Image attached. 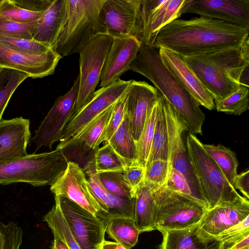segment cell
Listing matches in <instances>:
<instances>
[{"label": "cell", "mask_w": 249, "mask_h": 249, "mask_svg": "<svg viewBox=\"0 0 249 249\" xmlns=\"http://www.w3.org/2000/svg\"><path fill=\"white\" fill-rule=\"evenodd\" d=\"M156 216L153 189L144 182L135 196L133 221L140 233L156 230Z\"/></svg>", "instance_id": "d4e9b609"}, {"label": "cell", "mask_w": 249, "mask_h": 249, "mask_svg": "<svg viewBox=\"0 0 249 249\" xmlns=\"http://www.w3.org/2000/svg\"><path fill=\"white\" fill-rule=\"evenodd\" d=\"M141 0H105L100 16L106 34L134 36Z\"/></svg>", "instance_id": "ffe728a7"}, {"label": "cell", "mask_w": 249, "mask_h": 249, "mask_svg": "<svg viewBox=\"0 0 249 249\" xmlns=\"http://www.w3.org/2000/svg\"><path fill=\"white\" fill-rule=\"evenodd\" d=\"M69 160L60 149L0 163V184L25 182L34 186L51 185L66 169Z\"/></svg>", "instance_id": "5b68a950"}, {"label": "cell", "mask_w": 249, "mask_h": 249, "mask_svg": "<svg viewBox=\"0 0 249 249\" xmlns=\"http://www.w3.org/2000/svg\"><path fill=\"white\" fill-rule=\"evenodd\" d=\"M90 163L92 165V173L99 174L105 172L123 173L126 166L118 155L107 142L95 150Z\"/></svg>", "instance_id": "4dcf8cb0"}, {"label": "cell", "mask_w": 249, "mask_h": 249, "mask_svg": "<svg viewBox=\"0 0 249 249\" xmlns=\"http://www.w3.org/2000/svg\"><path fill=\"white\" fill-rule=\"evenodd\" d=\"M168 171V160H153L146 165L144 182L153 189L160 187L165 183Z\"/></svg>", "instance_id": "ab89813d"}, {"label": "cell", "mask_w": 249, "mask_h": 249, "mask_svg": "<svg viewBox=\"0 0 249 249\" xmlns=\"http://www.w3.org/2000/svg\"><path fill=\"white\" fill-rule=\"evenodd\" d=\"M249 29L214 18H177L159 32L152 47L192 57L241 46Z\"/></svg>", "instance_id": "6da1fadb"}, {"label": "cell", "mask_w": 249, "mask_h": 249, "mask_svg": "<svg viewBox=\"0 0 249 249\" xmlns=\"http://www.w3.org/2000/svg\"><path fill=\"white\" fill-rule=\"evenodd\" d=\"M43 13L30 11L20 8L15 5L12 0H4L0 7V18L19 23L37 21Z\"/></svg>", "instance_id": "8d00e7d4"}, {"label": "cell", "mask_w": 249, "mask_h": 249, "mask_svg": "<svg viewBox=\"0 0 249 249\" xmlns=\"http://www.w3.org/2000/svg\"><path fill=\"white\" fill-rule=\"evenodd\" d=\"M159 107V96L157 101L147 116L140 139L136 142L137 161L144 167L150 152Z\"/></svg>", "instance_id": "d6a6232c"}, {"label": "cell", "mask_w": 249, "mask_h": 249, "mask_svg": "<svg viewBox=\"0 0 249 249\" xmlns=\"http://www.w3.org/2000/svg\"><path fill=\"white\" fill-rule=\"evenodd\" d=\"M156 208V230H182L198 224L207 209L175 193L164 185L153 189Z\"/></svg>", "instance_id": "52a82bcc"}, {"label": "cell", "mask_w": 249, "mask_h": 249, "mask_svg": "<svg viewBox=\"0 0 249 249\" xmlns=\"http://www.w3.org/2000/svg\"><path fill=\"white\" fill-rule=\"evenodd\" d=\"M105 0H64L54 51L62 57L79 53L97 35L106 34L100 16Z\"/></svg>", "instance_id": "277c9868"}, {"label": "cell", "mask_w": 249, "mask_h": 249, "mask_svg": "<svg viewBox=\"0 0 249 249\" xmlns=\"http://www.w3.org/2000/svg\"><path fill=\"white\" fill-rule=\"evenodd\" d=\"M113 40V37L109 35L98 34L79 53V90L74 113L90 100L95 91Z\"/></svg>", "instance_id": "ba28073f"}, {"label": "cell", "mask_w": 249, "mask_h": 249, "mask_svg": "<svg viewBox=\"0 0 249 249\" xmlns=\"http://www.w3.org/2000/svg\"><path fill=\"white\" fill-rule=\"evenodd\" d=\"M199 224L185 229L161 231L160 249H222V241L205 232Z\"/></svg>", "instance_id": "603a6c76"}, {"label": "cell", "mask_w": 249, "mask_h": 249, "mask_svg": "<svg viewBox=\"0 0 249 249\" xmlns=\"http://www.w3.org/2000/svg\"><path fill=\"white\" fill-rule=\"evenodd\" d=\"M22 237L23 231L17 224L0 222V249H19Z\"/></svg>", "instance_id": "60d3db41"}, {"label": "cell", "mask_w": 249, "mask_h": 249, "mask_svg": "<svg viewBox=\"0 0 249 249\" xmlns=\"http://www.w3.org/2000/svg\"><path fill=\"white\" fill-rule=\"evenodd\" d=\"M50 190L54 196L67 197L98 216L99 208L91 193L84 170L78 163L69 161L65 170L51 185Z\"/></svg>", "instance_id": "9a60e30c"}, {"label": "cell", "mask_w": 249, "mask_h": 249, "mask_svg": "<svg viewBox=\"0 0 249 249\" xmlns=\"http://www.w3.org/2000/svg\"><path fill=\"white\" fill-rule=\"evenodd\" d=\"M37 21L19 23L0 18V35L33 39Z\"/></svg>", "instance_id": "f35d334b"}, {"label": "cell", "mask_w": 249, "mask_h": 249, "mask_svg": "<svg viewBox=\"0 0 249 249\" xmlns=\"http://www.w3.org/2000/svg\"><path fill=\"white\" fill-rule=\"evenodd\" d=\"M28 77V75L24 72L0 68V121L13 93L19 85Z\"/></svg>", "instance_id": "836d02e7"}, {"label": "cell", "mask_w": 249, "mask_h": 249, "mask_svg": "<svg viewBox=\"0 0 249 249\" xmlns=\"http://www.w3.org/2000/svg\"><path fill=\"white\" fill-rule=\"evenodd\" d=\"M125 96V113L129 120L132 137L136 143L147 116L159 98V92L147 82L132 80Z\"/></svg>", "instance_id": "e0dca14e"}, {"label": "cell", "mask_w": 249, "mask_h": 249, "mask_svg": "<svg viewBox=\"0 0 249 249\" xmlns=\"http://www.w3.org/2000/svg\"><path fill=\"white\" fill-rule=\"evenodd\" d=\"M202 146L208 155L217 165L223 175L234 188L238 162L235 153L223 145L204 144ZM235 189V188H234Z\"/></svg>", "instance_id": "f1b7e54d"}, {"label": "cell", "mask_w": 249, "mask_h": 249, "mask_svg": "<svg viewBox=\"0 0 249 249\" xmlns=\"http://www.w3.org/2000/svg\"><path fill=\"white\" fill-rule=\"evenodd\" d=\"M3 0H0V7L1 5L2 4Z\"/></svg>", "instance_id": "816d5d0a"}, {"label": "cell", "mask_w": 249, "mask_h": 249, "mask_svg": "<svg viewBox=\"0 0 249 249\" xmlns=\"http://www.w3.org/2000/svg\"><path fill=\"white\" fill-rule=\"evenodd\" d=\"M159 53L165 66L199 106L209 110L215 109L213 98L183 57L163 48L159 49Z\"/></svg>", "instance_id": "d6986e66"}, {"label": "cell", "mask_w": 249, "mask_h": 249, "mask_svg": "<svg viewBox=\"0 0 249 249\" xmlns=\"http://www.w3.org/2000/svg\"><path fill=\"white\" fill-rule=\"evenodd\" d=\"M0 42L17 52L28 54H41L52 49L34 39H26L0 35Z\"/></svg>", "instance_id": "74e56055"}, {"label": "cell", "mask_w": 249, "mask_h": 249, "mask_svg": "<svg viewBox=\"0 0 249 249\" xmlns=\"http://www.w3.org/2000/svg\"><path fill=\"white\" fill-rule=\"evenodd\" d=\"M64 0H53L38 20L33 36L35 40L54 50L60 27Z\"/></svg>", "instance_id": "cb8c5ba5"}, {"label": "cell", "mask_w": 249, "mask_h": 249, "mask_svg": "<svg viewBox=\"0 0 249 249\" xmlns=\"http://www.w3.org/2000/svg\"><path fill=\"white\" fill-rule=\"evenodd\" d=\"M185 0H141L134 36L152 47L159 31L180 17Z\"/></svg>", "instance_id": "7c38bea8"}, {"label": "cell", "mask_w": 249, "mask_h": 249, "mask_svg": "<svg viewBox=\"0 0 249 249\" xmlns=\"http://www.w3.org/2000/svg\"><path fill=\"white\" fill-rule=\"evenodd\" d=\"M43 220L47 223L53 236L59 238L69 249H81L57 204L55 203L52 209L44 216Z\"/></svg>", "instance_id": "1f68e13d"}, {"label": "cell", "mask_w": 249, "mask_h": 249, "mask_svg": "<svg viewBox=\"0 0 249 249\" xmlns=\"http://www.w3.org/2000/svg\"><path fill=\"white\" fill-rule=\"evenodd\" d=\"M62 57L53 50L41 54H28L14 51L0 42V68L17 70L32 78L52 74Z\"/></svg>", "instance_id": "2e32d148"}, {"label": "cell", "mask_w": 249, "mask_h": 249, "mask_svg": "<svg viewBox=\"0 0 249 249\" xmlns=\"http://www.w3.org/2000/svg\"><path fill=\"white\" fill-rule=\"evenodd\" d=\"M88 181L91 193L100 210L98 216L105 220L106 209L104 203V198L106 190L101 183L98 175L95 173H89Z\"/></svg>", "instance_id": "f6af8a7d"}, {"label": "cell", "mask_w": 249, "mask_h": 249, "mask_svg": "<svg viewBox=\"0 0 249 249\" xmlns=\"http://www.w3.org/2000/svg\"><path fill=\"white\" fill-rule=\"evenodd\" d=\"M97 175L101 183L109 193L123 197H135L124 179L123 173L110 172Z\"/></svg>", "instance_id": "d590c367"}, {"label": "cell", "mask_w": 249, "mask_h": 249, "mask_svg": "<svg viewBox=\"0 0 249 249\" xmlns=\"http://www.w3.org/2000/svg\"><path fill=\"white\" fill-rule=\"evenodd\" d=\"M248 216L249 201L243 197L208 209L199 224L205 232L217 237Z\"/></svg>", "instance_id": "44dd1931"}, {"label": "cell", "mask_w": 249, "mask_h": 249, "mask_svg": "<svg viewBox=\"0 0 249 249\" xmlns=\"http://www.w3.org/2000/svg\"><path fill=\"white\" fill-rule=\"evenodd\" d=\"M100 249H127L116 242L104 240L101 245Z\"/></svg>", "instance_id": "c3c4849f"}, {"label": "cell", "mask_w": 249, "mask_h": 249, "mask_svg": "<svg viewBox=\"0 0 249 249\" xmlns=\"http://www.w3.org/2000/svg\"><path fill=\"white\" fill-rule=\"evenodd\" d=\"M79 81L78 75L71 89L57 98L35 131V135L32 138L36 145V150L42 146L51 149L54 142L60 141L65 127L74 113Z\"/></svg>", "instance_id": "4fadbf2b"}, {"label": "cell", "mask_w": 249, "mask_h": 249, "mask_svg": "<svg viewBox=\"0 0 249 249\" xmlns=\"http://www.w3.org/2000/svg\"><path fill=\"white\" fill-rule=\"evenodd\" d=\"M129 70L142 75L153 84L184 121L189 133H202L204 113L199 104L163 64L159 49L141 42Z\"/></svg>", "instance_id": "7a4b0ae2"}, {"label": "cell", "mask_w": 249, "mask_h": 249, "mask_svg": "<svg viewBox=\"0 0 249 249\" xmlns=\"http://www.w3.org/2000/svg\"><path fill=\"white\" fill-rule=\"evenodd\" d=\"M51 249H69L67 246L59 238L54 236Z\"/></svg>", "instance_id": "681fc988"}, {"label": "cell", "mask_w": 249, "mask_h": 249, "mask_svg": "<svg viewBox=\"0 0 249 249\" xmlns=\"http://www.w3.org/2000/svg\"><path fill=\"white\" fill-rule=\"evenodd\" d=\"M194 13L249 29V0H185L179 14Z\"/></svg>", "instance_id": "5bb4252c"}, {"label": "cell", "mask_w": 249, "mask_h": 249, "mask_svg": "<svg viewBox=\"0 0 249 249\" xmlns=\"http://www.w3.org/2000/svg\"><path fill=\"white\" fill-rule=\"evenodd\" d=\"M125 92L114 103L113 111L106 131L104 138L105 142H107L111 138L124 119L126 111Z\"/></svg>", "instance_id": "7bdbcfd3"}, {"label": "cell", "mask_w": 249, "mask_h": 249, "mask_svg": "<svg viewBox=\"0 0 249 249\" xmlns=\"http://www.w3.org/2000/svg\"><path fill=\"white\" fill-rule=\"evenodd\" d=\"M248 235H249V216L223 232L217 237L222 242V249H229Z\"/></svg>", "instance_id": "b9f144b4"}, {"label": "cell", "mask_w": 249, "mask_h": 249, "mask_svg": "<svg viewBox=\"0 0 249 249\" xmlns=\"http://www.w3.org/2000/svg\"><path fill=\"white\" fill-rule=\"evenodd\" d=\"M234 188L243 195L244 197L249 198V171H244L237 175L235 181Z\"/></svg>", "instance_id": "7dc6e473"}, {"label": "cell", "mask_w": 249, "mask_h": 249, "mask_svg": "<svg viewBox=\"0 0 249 249\" xmlns=\"http://www.w3.org/2000/svg\"><path fill=\"white\" fill-rule=\"evenodd\" d=\"M114 103L97 116L81 131L71 139L64 148L77 144H82L87 150L95 151L99 148L100 144L104 142L106 131Z\"/></svg>", "instance_id": "484cf974"}, {"label": "cell", "mask_w": 249, "mask_h": 249, "mask_svg": "<svg viewBox=\"0 0 249 249\" xmlns=\"http://www.w3.org/2000/svg\"><path fill=\"white\" fill-rule=\"evenodd\" d=\"M131 80L119 79L95 91L90 100L73 115L65 127L56 148L64 149L71 139L97 116L114 104L124 94Z\"/></svg>", "instance_id": "8fae6325"}, {"label": "cell", "mask_w": 249, "mask_h": 249, "mask_svg": "<svg viewBox=\"0 0 249 249\" xmlns=\"http://www.w3.org/2000/svg\"><path fill=\"white\" fill-rule=\"evenodd\" d=\"M107 142L121 158L126 168L139 164L136 143L132 137L129 120L126 113L121 124Z\"/></svg>", "instance_id": "4316f807"}, {"label": "cell", "mask_w": 249, "mask_h": 249, "mask_svg": "<svg viewBox=\"0 0 249 249\" xmlns=\"http://www.w3.org/2000/svg\"><path fill=\"white\" fill-rule=\"evenodd\" d=\"M53 0H12L17 6L35 12H44Z\"/></svg>", "instance_id": "bcb514c9"}, {"label": "cell", "mask_w": 249, "mask_h": 249, "mask_svg": "<svg viewBox=\"0 0 249 249\" xmlns=\"http://www.w3.org/2000/svg\"><path fill=\"white\" fill-rule=\"evenodd\" d=\"M214 102L237 89L249 66V38L240 46L184 57Z\"/></svg>", "instance_id": "3957f363"}, {"label": "cell", "mask_w": 249, "mask_h": 249, "mask_svg": "<svg viewBox=\"0 0 249 249\" xmlns=\"http://www.w3.org/2000/svg\"><path fill=\"white\" fill-rule=\"evenodd\" d=\"M30 120L22 117L0 121V163L26 156Z\"/></svg>", "instance_id": "7402d4cb"}, {"label": "cell", "mask_w": 249, "mask_h": 249, "mask_svg": "<svg viewBox=\"0 0 249 249\" xmlns=\"http://www.w3.org/2000/svg\"><path fill=\"white\" fill-rule=\"evenodd\" d=\"M235 249L234 248V246H233L232 248H231V249ZM249 249V247H247V248H244V249Z\"/></svg>", "instance_id": "f907efd6"}, {"label": "cell", "mask_w": 249, "mask_h": 249, "mask_svg": "<svg viewBox=\"0 0 249 249\" xmlns=\"http://www.w3.org/2000/svg\"><path fill=\"white\" fill-rule=\"evenodd\" d=\"M145 167L136 164L126 167L123 172L124 179L134 197L138 189L144 183Z\"/></svg>", "instance_id": "ee69618b"}, {"label": "cell", "mask_w": 249, "mask_h": 249, "mask_svg": "<svg viewBox=\"0 0 249 249\" xmlns=\"http://www.w3.org/2000/svg\"><path fill=\"white\" fill-rule=\"evenodd\" d=\"M159 99L160 107L157 113L154 135L146 164L157 160H168L167 124L163 108L161 95L160 92Z\"/></svg>", "instance_id": "f546056e"}, {"label": "cell", "mask_w": 249, "mask_h": 249, "mask_svg": "<svg viewBox=\"0 0 249 249\" xmlns=\"http://www.w3.org/2000/svg\"><path fill=\"white\" fill-rule=\"evenodd\" d=\"M106 221V232L109 238L127 249H131L137 244L140 232L133 219L117 217Z\"/></svg>", "instance_id": "83f0119b"}, {"label": "cell", "mask_w": 249, "mask_h": 249, "mask_svg": "<svg viewBox=\"0 0 249 249\" xmlns=\"http://www.w3.org/2000/svg\"><path fill=\"white\" fill-rule=\"evenodd\" d=\"M186 149L201 193L209 208L244 197L230 185L195 135L189 133Z\"/></svg>", "instance_id": "8992f818"}, {"label": "cell", "mask_w": 249, "mask_h": 249, "mask_svg": "<svg viewBox=\"0 0 249 249\" xmlns=\"http://www.w3.org/2000/svg\"><path fill=\"white\" fill-rule=\"evenodd\" d=\"M57 204L81 249H100L105 239L107 221L72 200L54 196Z\"/></svg>", "instance_id": "30bf717a"}, {"label": "cell", "mask_w": 249, "mask_h": 249, "mask_svg": "<svg viewBox=\"0 0 249 249\" xmlns=\"http://www.w3.org/2000/svg\"><path fill=\"white\" fill-rule=\"evenodd\" d=\"M113 37V40L101 76V87L107 86L119 80L123 74L129 70L130 65L135 59L141 43L133 36Z\"/></svg>", "instance_id": "ac0fdd59"}, {"label": "cell", "mask_w": 249, "mask_h": 249, "mask_svg": "<svg viewBox=\"0 0 249 249\" xmlns=\"http://www.w3.org/2000/svg\"><path fill=\"white\" fill-rule=\"evenodd\" d=\"M218 112L240 115L249 109V89L241 85L223 99L214 102Z\"/></svg>", "instance_id": "e575fe53"}, {"label": "cell", "mask_w": 249, "mask_h": 249, "mask_svg": "<svg viewBox=\"0 0 249 249\" xmlns=\"http://www.w3.org/2000/svg\"><path fill=\"white\" fill-rule=\"evenodd\" d=\"M161 95L167 129L168 167L176 169L185 177L198 202L208 209V204L201 193L183 141V133L188 131L187 125Z\"/></svg>", "instance_id": "9c48e42d"}]
</instances>
